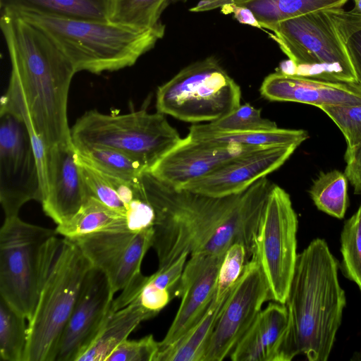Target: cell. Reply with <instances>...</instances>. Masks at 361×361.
Masks as SVG:
<instances>
[{"label": "cell", "instance_id": "cell-8", "mask_svg": "<svg viewBox=\"0 0 361 361\" xmlns=\"http://www.w3.org/2000/svg\"><path fill=\"white\" fill-rule=\"evenodd\" d=\"M239 85L210 56L193 63L158 87L157 111L185 122H212L240 105Z\"/></svg>", "mask_w": 361, "mask_h": 361}, {"label": "cell", "instance_id": "cell-32", "mask_svg": "<svg viewBox=\"0 0 361 361\" xmlns=\"http://www.w3.org/2000/svg\"><path fill=\"white\" fill-rule=\"evenodd\" d=\"M340 241L343 274L354 282L361 292V204L345 221Z\"/></svg>", "mask_w": 361, "mask_h": 361}, {"label": "cell", "instance_id": "cell-38", "mask_svg": "<svg viewBox=\"0 0 361 361\" xmlns=\"http://www.w3.org/2000/svg\"><path fill=\"white\" fill-rule=\"evenodd\" d=\"M346 163L345 174L346 177L361 169V145L351 149H346L344 155Z\"/></svg>", "mask_w": 361, "mask_h": 361}, {"label": "cell", "instance_id": "cell-26", "mask_svg": "<svg viewBox=\"0 0 361 361\" xmlns=\"http://www.w3.org/2000/svg\"><path fill=\"white\" fill-rule=\"evenodd\" d=\"M74 147L77 156L81 161L109 176L134 181L148 171L143 164L121 151L91 145Z\"/></svg>", "mask_w": 361, "mask_h": 361}, {"label": "cell", "instance_id": "cell-1", "mask_svg": "<svg viewBox=\"0 0 361 361\" xmlns=\"http://www.w3.org/2000/svg\"><path fill=\"white\" fill-rule=\"evenodd\" d=\"M140 181L155 214L152 247L158 258V269L184 254L224 256L235 243L243 245L252 259L273 185L267 176L239 193L224 197L176 189L149 171L140 176Z\"/></svg>", "mask_w": 361, "mask_h": 361}, {"label": "cell", "instance_id": "cell-29", "mask_svg": "<svg viewBox=\"0 0 361 361\" xmlns=\"http://www.w3.org/2000/svg\"><path fill=\"white\" fill-rule=\"evenodd\" d=\"M308 137L309 135L305 130L279 128L274 130L247 131L207 135L190 140H205L255 147H266L275 145H290L299 146Z\"/></svg>", "mask_w": 361, "mask_h": 361}, {"label": "cell", "instance_id": "cell-6", "mask_svg": "<svg viewBox=\"0 0 361 361\" xmlns=\"http://www.w3.org/2000/svg\"><path fill=\"white\" fill-rule=\"evenodd\" d=\"M269 30L293 63V75L357 82L348 43L361 30V17L353 10H319L279 22Z\"/></svg>", "mask_w": 361, "mask_h": 361}, {"label": "cell", "instance_id": "cell-25", "mask_svg": "<svg viewBox=\"0 0 361 361\" xmlns=\"http://www.w3.org/2000/svg\"><path fill=\"white\" fill-rule=\"evenodd\" d=\"M348 0H235L250 8L262 26L269 30L279 22L319 10L342 7Z\"/></svg>", "mask_w": 361, "mask_h": 361}, {"label": "cell", "instance_id": "cell-37", "mask_svg": "<svg viewBox=\"0 0 361 361\" xmlns=\"http://www.w3.org/2000/svg\"><path fill=\"white\" fill-rule=\"evenodd\" d=\"M221 8L223 13H233L234 18L240 23L262 29L254 13L250 8L238 6L235 3L226 5Z\"/></svg>", "mask_w": 361, "mask_h": 361}, {"label": "cell", "instance_id": "cell-36", "mask_svg": "<svg viewBox=\"0 0 361 361\" xmlns=\"http://www.w3.org/2000/svg\"><path fill=\"white\" fill-rule=\"evenodd\" d=\"M348 49L356 77V82L361 86V30L349 39Z\"/></svg>", "mask_w": 361, "mask_h": 361}, {"label": "cell", "instance_id": "cell-17", "mask_svg": "<svg viewBox=\"0 0 361 361\" xmlns=\"http://www.w3.org/2000/svg\"><path fill=\"white\" fill-rule=\"evenodd\" d=\"M258 148L261 147L190 140L185 137L149 171L161 182L182 189L229 159Z\"/></svg>", "mask_w": 361, "mask_h": 361}, {"label": "cell", "instance_id": "cell-11", "mask_svg": "<svg viewBox=\"0 0 361 361\" xmlns=\"http://www.w3.org/2000/svg\"><path fill=\"white\" fill-rule=\"evenodd\" d=\"M42 202V190L30 133L15 115L0 111V202L5 218L27 202Z\"/></svg>", "mask_w": 361, "mask_h": 361}, {"label": "cell", "instance_id": "cell-33", "mask_svg": "<svg viewBox=\"0 0 361 361\" xmlns=\"http://www.w3.org/2000/svg\"><path fill=\"white\" fill-rule=\"evenodd\" d=\"M319 108L338 127L347 144L346 149L361 145V104L324 105Z\"/></svg>", "mask_w": 361, "mask_h": 361}, {"label": "cell", "instance_id": "cell-16", "mask_svg": "<svg viewBox=\"0 0 361 361\" xmlns=\"http://www.w3.org/2000/svg\"><path fill=\"white\" fill-rule=\"evenodd\" d=\"M298 146L261 147L233 157L182 189L212 197L239 193L280 168Z\"/></svg>", "mask_w": 361, "mask_h": 361}, {"label": "cell", "instance_id": "cell-22", "mask_svg": "<svg viewBox=\"0 0 361 361\" xmlns=\"http://www.w3.org/2000/svg\"><path fill=\"white\" fill-rule=\"evenodd\" d=\"M111 3L112 0H0V11L109 21Z\"/></svg>", "mask_w": 361, "mask_h": 361}, {"label": "cell", "instance_id": "cell-35", "mask_svg": "<svg viewBox=\"0 0 361 361\" xmlns=\"http://www.w3.org/2000/svg\"><path fill=\"white\" fill-rule=\"evenodd\" d=\"M159 350V342L152 334L138 340L121 342L109 355L106 361H154Z\"/></svg>", "mask_w": 361, "mask_h": 361}, {"label": "cell", "instance_id": "cell-39", "mask_svg": "<svg viewBox=\"0 0 361 361\" xmlns=\"http://www.w3.org/2000/svg\"><path fill=\"white\" fill-rule=\"evenodd\" d=\"M235 3V0H200L197 4L190 11L192 12L208 11L216 8Z\"/></svg>", "mask_w": 361, "mask_h": 361}, {"label": "cell", "instance_id": "cell-21", "mask_svg": "<svg viewBox=\"0 0 361 361\" xmlns=\"http://www.w3.org/2000/svg\"><path fill=\"white\" fill-rule=\"evenodd\" d=\"M156 316L134 300L110 312L99 334L76 361H106L114 350L143 321Z\"/></svg>", "mask_w": 361, "mask_h": 361}, {"label": "cell", "instance_id": "cell-19", "mask_svg": "<svg viewBox=\"0 0 361 361\" xmlns=\"http://www.w3.org/2000/svg\"><path fill=\"white\" fill-rule=\"evenodd\" d=\"M261 95L274 102L313 105L361 104L357 82H335L276 71L267 75L259 88Z\"/></svg>", "mask_w": 361, "mask_h": 361}, {"label": "cell", "instance_id": "cell-30", "mask_svg": "<svg viewBox=\"0 0 361 361\" xmlns=\"http://www.w3.org/2000/svg\"><path fill=\"white\" fill-rule=\"evenodd\" d=\"M172 0H112L110 21L147 30L161 23L160 17Z\"/></svg>", "mask_w": 361, "mask_h": 361}, {"label": "cell", "instance_id": "cell-13", "mask_svg": "<svg viewBox=\"0 0 361 361\" xmlns=\"http://www.w3.org/2000/svg\"><path fill=\"white\" fill-rule=\"evenodd\" d=\"M153 227L141 231H106L73 239L92 267L106 276L112 290H123L141 274V264L152 247Z\"/></svg>", "mask_w": 361, "mask_h": 361}, {"label": "cell", "instance_id": "cell-18", "mask_svg": "<svg viewBox=\"0 0 361 361\" xmlns=\"http://www.w3.org/2000/svg\"><path fill=\"white\" fill-rule=\"evenodd\" d=\"M73 144L48 149L47 185L43 211L57 225L72 218L90 197Z\"/></svg>", "mask_w": 361, "mask_h": 361}, {"label": "cell", "instance_id": "cell-27", "mask_svg": "<svg viewBox=\"0 0 361 361\" xmlns=\"http://www.w3.org/2000/svg\"><path fill=\"white\" fill-rule=\"evenodd\" d=\"M277 128L279 127L274 121L261 116L260 109L246 103L215 121L205 124L192 125L186 137L194 140L203 135L217 133L274 130Z\"/></svg>", "mask_w": 361, "mask_h": 361}, {"label": "cell", "instance_id": "cell-20", "mask_svg": "<svg viewBox=\"0 0 361 361\" xmlns=\"http://www.w3.org/2000/svg\"><path fill=\"white\" fill-rule=\"evenodd\" d=\"M288 324L285 304L273 302L257 318L230 354L233 361H277Z\"/></svg>", "mask_w": 361, "mask_h": 361}, {"label": "cell", "instance_id": "cell-7", "mask_svg": "<svg viewBox=\"0 0 361 361\" xmlns=\"http://www.w3.org/2000/svg\"><path fill=\"white\" fill-rule=\"evenodd\" d=\"M74 145L113 148L143 164L148 171L183 140L164 114L146 110L125 114H105L90 110L71 128Z\"/></svg>", "mask_w": 361, "mask_h": 361}, {"label": "cell", "instance_id": "cell-3", "mask_svg": "<svg viewBox=\"0 0 361 361\" xmlns=\"http://www.w3.org/2000/svg\"><path fill=\"white\" fill-rule=\"evenodd\" d=\"M338 264L325 240L315 238L298 255L285 302L288 324L277 361L303 354L326 361L333 349L346 305Z\"/></svg>", "mask_w": 361, "mask_h": 361}, {"label": "cell", "instance_id": "cell-14", "mask_svg": "<svg viewBox=\"0 0 361 361\" xmlns=\"http://www.w3.org/2000/svg\"><path fill=\"white\" fill-rule=\"evenodd\" d=\"M114 294L104 273L92 267L61 334L55 361L77 360L103 326L111 312Z\"/></svg>", "mask_w": 361, "mask_h": 361}, {"label": "cell", "instance_id": "cell-23", "mask_svg": "<svg viewBox=\"0 0 361 361\" xmlns=\"http://www.w3.org/2000/svg\"><path fill=\"white\" fill-rule=\"evenodd\" d=\"M55 230L57 234L73 239L102 231L130 229L125 216L90 197L72 218L57 225Z\"/></svg>", "mask_w": 361, "mask_h": 361}, {"label": "cell", "instance_id": "cell-4", "mask_svg": "<svg viewBox=\"0 0 361 361\" xmlns=\"http://www.w3.org/2000/svg\"><path fill=\"white\" fill-rule=\"evenodd\" d=\"M16 13L42 30L68 59L76 73L85 71L99 74L132 66L165 33L162 23L141 30L110 20Z\"/></svg>", "mask_w": 361, "mask_h": 361}, {"label": "cell", "instance_id": "cell-15", "mask_svg": "<svg viewBox=\"0 0 361 361\" xmlns=\"http://www.w3.org/2000/svg\"><path fill=\"white\" fill-rule=\"evenodd\" d=\"M224 256L200 254L186 261L174 291V298H181V302L166 336L159 342V350L180 339L204 315L216 295Z\"/></svg>", "mask_w": 361, "mask_h": 361}, {"label": "cell", "instance_id": "cell-12", "mask_svg": "<svg viewBox=\"0 0 361 361\" xmlns=\"http://www.w3.org/2000/svg\"><path fill=\"white\" fill-rule=\"evenodd\" d=\"M267 300L270 293L267 280L252 257L224 300L202 361H221L230 355Z\"/></svg>", "mask_w": 361, "mask_h": 361}, {"label": "cell", "instance_id": "cell-28", "mask_svg": "<svg viewBox=\"0 0 361 361\" xmlns=\"http://www.w3.org/2000/svg\"><path fill=\"white\" fill-rule=\"evenodd\" d=\"M348 178L338 170L320 172L309 193L317 209L331 216L343 219L348 206Z\"/></svg>", "mask_w": 361, "mask_h": 361}, {"label": "cell", "instance_id": "cell-5", "mask_svg": "<svg viewBox=\"0 0 361 361\" xmlns=\"http://www.w3.org/2000/svg\"><path fill=\"white\" fill-rule=\"evenodd\" d=\"M92 267L71 239L54 235L43 245L38 298L28 322L24 361H55L61 334Z\"/></svg>", "mask_w": 361, "mask_h": 361}, {"label": "cell", "instance_id": "cell-9", "mask_svg": "<svg viewBox=\"0 0 361 361\" xmlns=\"http://www.w3.org/2000/svg\"><path fill=\"white\" fill-rule=\"evenodd\" d=\"M56 230L31 224L18 216L5 218L0 230V295L29 322L38 298L39 257Z\"/></svg>", "mask_w": 361, "mask_h": 361}, {"label": "cell", "instance_id": "cell-2", "mask_svg": "<svg viewBox=\"0 0 361 361\" xmlns=\"http://www.w3.org/2000/svg\"><path fill=\"white\" fill-rule=\"evenodd\" d=\"M0 27L11 63L0 111L23 120L47 148L71 143L67 116L72 63L40 28L15 12L0 11Z\"/></svg>", "mask_w": 361, "mask_h": 361}, {"label": "cell", "instance_id": "cell-40", "mask_svg": "<svg viewBox=\"0 0 361 361\" xmlns=\"http://www.w3.org/2000/svg\"><path fill=\"white\" fill-rule=\"evenodd\" d=\"M354 2L355 6L352 10L361 17V0H354Z\"/></svg>", "mask_w": 361, "mask_h": 361}, {"label": "cell", "instance_id": "cell-31", "mask_svg": "<svg viewBox=\"0 0 361 361\" xmlns=\"http://www.w3.org/2000/svg\"><path fill=\"white\" fill-rule=\"evenodd\" d=\"M27 319L0 298V356L5 361H24L27 342Z\"/></svg>", "mask_w": 361, "mask_h": 361}, {"label": "cell", "instance_id": "cell-10", "mask_svg": "<svg viewBox=\"0 0 361 361\" xmlns=\"http://www.w3.org/2000/svg\"><path fill=\"white\" fill-rule=\"evenodd\" d=\"M298 227L289 194L273 183L255 238L252 257L265 276L270 300L282 304L286 302L298 255Z\"/></svg>", "mask_w": 361, "mask_h": 361}, {"label": "cell", "instance_id": "cell-24", "mask_svg": "<svg viewBox=\"0 0 361 361\" xmlns=\"http://www.w3.org/2000/svg\"><path fill=\"white\" fill-rule=\"evenodd\" d=\"M225 299L217 300L214 297L201 319L177 341L159 350L154 361H202Z\"/></svg>", "mask_w": 361, "mask_h": 361}, {"label": "cell", "instance_id": "cell-34", "mask_svg": "<svg viewBox=\"0 0 361 361\" xmlns=\"http://www.w3.org/2000/svg\"><path fill=\"white\" fill-rule=\"evenodd\" d=\"M249 260L246 248L240 243L233 244L227 250L218 274L215 296L217 300L226 298Z\"/></svg>", "mask_w": 361, "mask_h": 361}]
</instances>
